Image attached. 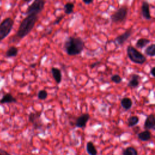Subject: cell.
<instances>
[{
	"mask_svg": "<svg viewBox=\"0 0 155 155\" xmlns=\"http://www.w3.org/2000/svg\"><path fill=\"white\" fill-rule=\"evenodd\" d=\"M139 122V118L136 115L130 116L127 119V125L128 127H135Z\"/></svg>",
	"mask_w": 155,
	"mask_h": 155,
	"instance_id": "obj_19",
	"label": "cell"
},
{
	"mask_svg": "<svg viewBox=\"0 0 155 155\" xmlns=\"http://www.w3.org/2000/svg\"><path fill=\"white\" fill-rule=\"evenodd\" d=\"M154 70H155V67H153L151 68V70H150V74H151L153 78H154V77H155V74H154Z\"/></svg>",
	"mask_w": 155,
	"mask_h": 155,
	"instance_id": "obj_29",
	"label": "cell"
},
{
	"mask_svg": "<svg viewBox=\"0 0 155 155\" xmlns=\"http://www.w3.org/2000/svg\"><path fill=\"white\" fill-rule=\"evenodd\" d=\"M64 17V15L63 14H61V15L58 16L56 18V19L54 21V22H53V25H58L61 22V21L63 19Z\"/></svg>",
	"mask_w": 155,
	"mask_h": 155,
	"instance_id": "obj_26",
	"label": "cell"
},
{
	"mask_svg": "<svg viewBox=\"0 0 155 155\" xmlns=\"http://www.w3.org/2000/svg\"><path fill=\"white\" fill-rule=\"evenodd\" d=\"M143 128L147 130L155 129V117L153 114H148L143 124Z\"/></svg>",
	"mask_w": 155,
	"mask_h": 155,
	"instance_id": "obj_10",
	"label": "cell"
},
{
	"mask_svg": "<svg viewBox=\"0 0 155 155\" xmlns=\"http://www.w3.org/2000/svg\"><path fill=\"white\" fill-rule=\"evenodd\" d=\"M110 79L113 82L117 84H120L121 82L122 81V78L117 74H113V76H111L110 78Z\"/></svg>",
	"mask_w": 155,
	"mask_h": 155,
	"instance_id": "obj_25",
	"label": "cell"
},
{
	"mask_svg": "<svg viewBox=\"0 0 155 155\" xmlns=\"http://www.w3.org/2000/svg\"><path fill=\"white\" fill-rule=\"evenodd\" d=\"M86 151L89 155H97V150L92 141L87 142Z\"/></svg>",
	"mask_w": 155,
	"mask_h": 155,
	"instance_id": "obj_17",
	"label": "cell"
},
{
	"mask_svg": "<svg viewBox=\"0 0 155 155\" xmlns=\"http://www.w3.org/2000/svg\"><path fill=\"white\" fill-rule=\"evenodd\" d=\"M0 154L1 155H11L8 152L2 148H0Z\"/></svg>",
	"mask_w": 155,
	"mask_h": 155,
	"instance_id": "obj_27",
	"label": "cell"
},
{
	"mask_svg": "<svg viewBox=\"0 0 155 155\" xmlns=\"http://www.w3.org/2000/svg\"><path fill=\"white\" fill-rule=\"evenodd\" d=\"M127 53L129 59L134 64L142 65L147 61L146 56L133 45L127 47Z\"/></svg>",
	"mask_w": 155,
	"mask_h": 155,
	"instance_id": "obj_3",
	"label": "cell"
},
{
	"mask_svg": "<svg viewBox=\"0 0 155 155\" xmlns=\"http://www.w3.org/2000/svg\"><path fill=\"white\" fill-rule=\"evenodd\" d=\"M38 20V15L36 14H30L22 21L15 37V39H21L27 36L35 27Z\"/></svg>",
	"mask_w": 155,
	"mask_h": 155,
	"instance_id": "obj_2",
	"label": "cell"
},
{
	"mask_svg": "<svg viewBox=\"0 0 155 155\" xmlns=\"http://www.w3.org/2000/svg\"><path fill=\"white\" fill-rule=\"evenodd\" d=\"M122 155H138V152L134 147L128 146L123 150Z\"/></svg>",
	"mask_w": 155,
	"mask_h": 155,
	"instance_id": "obj_20",
	"label": "cell"
},
{
	"mask_svg": "<svg viewBox=\"0 0 155 155\" xmlns=\"http://www.w3.org/2000/svg\"><path fill=\"white\" fill-rule=\"evenodd\" d=\"M150 42V40L147 38H141L137 39L135 44V46L137 48H144L146 45H147ZM135 47V48H136Z\"/></svg>",
	"mask_w": 155,
	"mask_h": 155,
	"instance_id": "obj_18",
	"label": "cell"
},
{
	"mask_svg": "<svg viewBox=\"0 0 155 155\" xmlns=\"http://www.w3.org/2000/svg\"><path fill=\"white\" fill-rule=\"evenodd\" d=\"M0 155H1V154H0Z\"/></svg>",
	"mask_w": 155,
	"mask_h": 155,
	"instance_id": "obj_32",
	"label": "cell"
},
{
	"mask_svg": "<svg viewBox=\"0 0 155 155\" xmlns=\"http://www.w3.org/2000/svg\"><path fill=\"white\" fill-rule=\"evenodd\" d=\"M36 66V63H33V64H31L30 65V67L31 68H35Z\"/></svg>",
	"mask_w": 155,
	"mask_h": 155,
	"instance_id": "obj_31",
	"label": "cell"
},
{
	"mask_svg": "<svg viewBox=\"0 0 155 155\" xmlns=\"http://www.w3.org/2000/svg\"><path fill=\"white\" fill-rule=\"evenodd\" d=\"M101 64V61H97V62H93L92 63L91 65H90V68H95L97 65L100 64Z\"/></svg>",
	"mask_w": 155,
	"mask_h": 155,
	"instance_id": "obj_28",
	"label": "cell"
},
{
	"mask_svg": "<svg viewBox=\"0 0 155 155\" xmlns=\"http://www.w3.org/2000/svg\"><path fill=\"white\" fill-rule=\"evenodd\" d=\"M85 43L80 37L69 36L67 38L64 43L63 48L69 56L80 54L84 50Z\"/></svg>",
	"mask_w": 155,
	"mask_h": 155,
	"instance_id": "obj_1",
	"label": "cell"
},
{
	"mask_svg": "<svg viewBox=\"0 0 155 155\" xmlns=\"http://www.w3.org/2000/svg\"><path fill=\"white\" fill-rule=\"evenodd\" d=\"M90 118V116L88 113H83L77 117L75 121V126L78 128H84L87 125V123Z\"/></svg>",
	"mask_w": 155,
	"mask_h": 155,
	"instance_id": "obj_9",
	"label": "cell"
},
{
	"mask_svg": "<svg viewBox=\"0 0 155 155\" xmlns=\"http://www.w3.org/2000/svg\"><path fill=\"white\" fill-rule=\"evenodd\" d=\"M37 96L39 100H45L48 97V93L45 90H41L38 91Z\"/></svg>",
	"mask_w": 155,
	"mask_h": 155,
	"instance_id": "obj_24",
	"label": "cell"
},
{
	"mask_svg": "<svg viewBox=\"0 0 155 155\" xmlns=\"http://www.w3.org/2000/svg\"><path fill=\"white\" fill-rule=\"evenodd\" d=\"M51 73L56 84H59L62 81V73L61 70L57 67H53L51 68Z\"/></svg>",
	"mask_w": 155,
	"mask_h": 155,
	"instance_id": "obj_13",
	"label": "cell"
},
{
	"mask_svg": "<svg viewBox=\"0 0 155 155\" xmlns=\"http://www.w3.org/2000/svg\"><path fill=\"white\" fill-rule=\"evenodd\" d=\"M46 1L44 0H35L28 7L25 12L27 15L30 14H39L43 10Z\"/></svg>",
	"mask_w": 155,
	"mask_h": 155,
	"instance_id": "obj_6",
	"label": "cell"
},
{
	"mask_svg": "<svg viewBox=\"0 0 155 155\" xmlns=\"http://www.w3.org/2000/svg\"><path fill=\"white\" fill-rule=\"evenodd\" d=\"M141 13L144 19L147 20H150L151 19V16L150 11V4L147 1H144L142 3Z\"/></svg>",
	"mask_w": 155,
	"mask_h": 155,
	"instance_id": "obj_12",
	"label": "cell"
},
{
	"mask_svg": "<svg viewBox=\"0 0 155 155\" xmlns=\"http://www.w3.org/2000/svg\"><path fill=\"white\" fill-rule=\"evenodd\" d=\"M17 100L15 98L12 94L7 93L4 94L0 100V104H10V103H16Z\"/></svg>",
	"mask_w": 155,
	"mask_h": 155,
	"instance_id": "obj_15",
	"label": "cell"
},
{
	"mask_svg": "<svg viewBox=\"0 0 155 155\" xmlns=\"http://www.w3.org/2000/svg\"><path fill=\"white\" fill-rule=\"evenodd\" d=\"M120 105L124 110H129L132 107L133 101L131 99L127 97H125L121 99Z\"/></svg>",
	"mask_w": 155,
	"mask_h": 155,
	"instance_id": "obj_16",
	"label": "cell"
},
{
	"mask_svg": "<svg viewBox=\"0 0 155 155\" xmlns=\"http://www.w3.org/2000/svg\"><path fill=\"white\" fill-rule=\"evenodd\" d=\"M14 24V21L11 18L4 19L0 24V41L5 38L11 32Z\"/></svg>",
	"mask_w": 155,
	"mask_h": 155,
	"instance_id": "obj_5",
	"label": "cell"
},
{
	"mask_svg": "<svg viewBox=\"0 0 155 155\" xmlns=\"http://www.w3.org/2000/svg\"><path fill=\"white\" fill-rule=\"evenodd\" d=\"M74 8V4L71 2H67L64 4V13L66 15H70L73 13Z\"/></svg>",
	"mask_w": 155,
	"mask_h": 155,
	"instance_id": "obj_22",
	"label": "cell"
},
{
	"mask_svg": "<svg viewBox=\"0 0 155 155\" xmlns=\"http://www.w3.org/2000/svg\"><path fill=\"white\" fill-rule=\"evenodd\" d=\"M144 53L148 56L154 57L155 56V44H151L149 45L145 48Z\"/></svg>",
	"mask_w": 155,
	"mask_h": 155,
	"instance_id": "obj_23",
	"label": "cell"
},
{
	"mask_svg": "<svg viewBox=\"0 0 155 155\" xmlns=\"http://www.w3.org/2000/svg\"><path fill=\"white\" fill-rule=\"evenodd\" d=\"M128 12V7L127 5H123L110 16L112 23L119 24L125 21Z\"/></svg>",
	"mask_w": 155,
	"mask_h": 155,
	"instance_id": "obj_4",
	"label": "cell"
},
{
	"mask_svg": "<svg viewBox=\"0 0 155 155\" xmlns=\"http://www.w3.org/2000/svg\"><path fill=\"white\" fill-rule=\"evenodd\" d=\"M142 79V77L136 73H132L130 74V79L128 81L127 86L128 87L134 88L139 86L140 84V80Z\"/></svg>",
	"mask_w": 155,
	"mask_h": 155,
	"instance_id": "obj_11",
	"label": "cell"
},
{
	"mask_svg": "<svg viewBox=\"0 0 155 155\" xmlns=\"http://www.w3.org/2000/svg\"><path fill=\"white\" fill-rule=\"evenodd\" d=\"M82 2H83L84 4H87V5H89V4H91V3L93 2V0H83Z\"/></svg>",
	"mask_w": 155,
	"mask_h": 155,
	"instance_id": "obj_30",
	"label": "cell"
},
{
	"mask_svg": "<svg viewBox=\"0 0 155 155\" xmlns=\"http://www.w3.org/2000/svg\"><path fill=\"white\" fill-rule=\"evenodd\" d=\"M133 33V29L132 27H130L125 31L122 34L116 36L114 39V42L119 45H122L132 35Z\"/></svg>",
	"mask_w": 155,
	"mask_h": 155,
	"instance_id": "obj_8",
	"label": "cell"
},
{
	"mask_svg": "<svg viewBox=\"0 0 155 155\" xmlns=\"http://www.w3.org/2000/svg\"><path fill=\"white\" fill-rule=\"evenodd\" d=\"M18 53V48L15 46H12L6 51L5 55L7 58L16 57Z\"/></svg>",
	"mask_w": 155,
	"mask_h": 155,
	"instance_id": "obj_21",
	"label": "cell"
},
{
	"mask_svg": "<svg viewBox=\"0 0 155 155\" xmlns=\"http://www.w3.org/2000/svg\"><path fill=\"white\" fill-rule=\"evenodd\" d=\"M151 137L152 134L150 130H145L137 133V138L142 142H147L150 140L151 139Z\"/></svg>",
	"mask_w": 155,
	"mask_h": 155,
	"instance_id": "obj_14",
	"label": "cell"
},
{
	"mask_svg": "<svg viewBox=\"0 0 155 155\" xmlns=\"http://www.w3.org/2000/svg\"><path fill=\"white\" fill-rule=\"evenodd\" d=\"M42 114V111L31 112L28 115V120L33 125L34 129H40L43 123L41 119V116Z\"/></svg>",
	"mask_w": 155,
	"mask_h": 155,
	"instance_id": "obj_7",
	"label": "cell"
}]
</instances>
